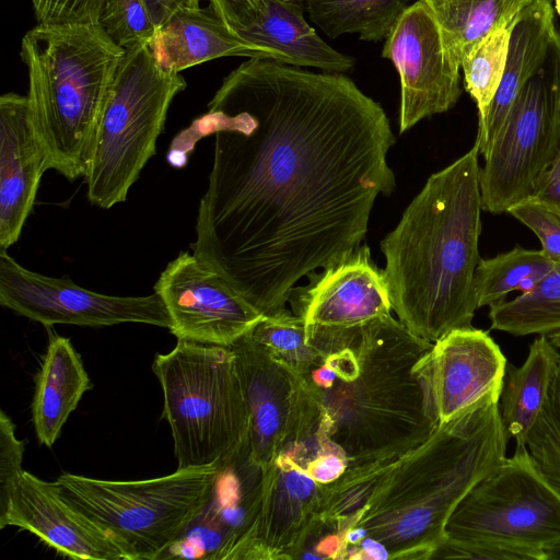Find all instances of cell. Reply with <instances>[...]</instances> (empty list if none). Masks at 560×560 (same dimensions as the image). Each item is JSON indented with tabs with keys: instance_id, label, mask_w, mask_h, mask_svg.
Segmentation results:
<instances>
[{
	"instance_id": "cell-46",
	"label": "cell",
	"mask_w": 560,
	"mask_h": 560,
	"mask_svg": "<svg viewBox=\"0 0 560 560\" xmlns=\"http://www.w3.org/2000/svg\"><path fill=\"white\" fill-rule=\"evenodd\" d=\"M33 1V0H32Z\"/></svg>"
},
{
	"instance_id": "cell-4",
	"label": "cell",
	"mask_w": 560,
	"mask_h": 560,
	"mask_svg": "<svg viewBox=\"0 0 560 560\" xmlns=\"http://www.w3.org/2000/svg\"><path fill=\"white\" fill-rule=\"evenodd\" d=\"M432 346L390 315L304 375L319 407L317 434L348 467L388 463L439 427L420 369Z\"/></svg>"
},
{
	"instance_id": "cell-30",
	"label": "cell",
	"mask_w": 560,
	"mask_h": 560,
	"mask_svg": "<svg viewBox=\"0 0 560 560\" xmlns=\"http://www.w3.org/2000/svg\"><path fill=\"white\" fill-rule=\"evenodd\" d=\"M517 16L487 36L460 63L466 91L478 108V131L485 127L490 104L502 79Z\"/></svg>"
},
{
	"instance_id": "cell-35",
	"label": "cell",
	"mask_w": 560,
	"mask_h": 560,
	"mask_svg": "<svg viewBox=\"0 0 560 560\" xmlns=\"http://www.w3.org/2000/svg\"><path fill=\"white\" fill-rule=\"evenodd\" d=\"M25 441L19 440L11 418L0 412V520L4 516L13 488L23 472Z\"/></svg>"
},
{
	"instance_id": "cell-24",
	"label": "cell",
	"mask_w": 560,
	"mask_h": 560,
	"mask_svg": "<svg viewBox=\"0 0 560 560\" xmlns=\"http://www.w3.org/2000/svg\"><path fill=\"white\" fill-rule=\"evenodd\" d=\"M301 2L269 0L261 21L238 34L260 47L272 48L287 56L291 66L313 67L328 73H345L355 65L354 58L343 55L308 25Z\"/></svg>"
},
{
	"instance_id": "cell-17",
	"label": "cell",
	"mask_w": 560,
	"mask_h": 560,
	"mask_svg": "<svg viewBox=\"0 0 560 560\" xmlns=\"http://www.w3.org/2000/svg\"><path fill=\"white\" fill-rule=\"evenodd\" d=\"M261 477L249 448L219 464L207 503L160 559H234L256 516Z\"/></svg>"
},
{
	"instance_id": "cell-14",
	"label": "cell",
	"mask_w": 560,
	"mask_h": 560,
	"mask_svg": "<svg viewBox=\"0 0 560 560\" xmlns=\"http://www.w3.org/2000/svg\"><path fill=\"white\" fill-rule=\"evenodd\" d=\"M177 340L231 347L265 316L220 272L180 252L155 282Z\"/></svg>"
},
{
	"instance_id": "cell-25",
	"label": "cell",
	"mask_w": 560,
	"mask_h": 560,
	"mask_svg": "<svg viewBox=\"0 0 560 560\" xmlns=\"http://www.w3.org/2000/svg\"><path fill=\"white\" fill-rule=\"evenodd\" d=\"M560 360V352L546 335H539L529 346L525 362L506 365V382L501 393V418L516 446L526 445L546 401Z\"/></svg>"
},
{
	"instance_id": "cell-29",
	"label": "cell",
	"mask_w": 560,
	"mask_h": 560,
	"mask_svg": "<svg viewBox=\"0 0 560 560\" xmlns=\"http://www.w3.org/2000/svg\"><path fill=\"white\" fill-rule=\"evenodd\" d=\"M491 329L514 336L560 330V262L530 291L490 305Z\"/></svg>"
},
{
	"instance_id": "cell-19",
	"label": "cell",
	"mask_w": 560,
	"mask_h": 560,
	"mask_svg": "<svg viewBox=\"0 0 560 560\" xmlns=\"http://www.w3.org/2000/svg\"><path fill=\"white\" fill-rule=\"evenodd\" d=\"M31 532L59 553L82 560H128L117 541L68 502L56 481L24 471L10 497L0 528Z\"/></svg>"
},
{
	"instance_id": "cell-18",
	"label": "cell",
	"mask_w": 560,
	"mask_h": 560,
	"mask_svg": "<svg viewBox=\"0 0 560 560\" xmlns=\"http://www.w3.org/2000/svg\"><path fill=\"white\" fill-rule=\"evenodd\" d=\"M506 365L490 335L472 326L454 329L433 342L420 369L439 425L490 395L501 396Z\"/></svg>"
},
{
	"instance_id": "cell-20",
	"label": "cell",
	"mask_w": 560,
	"mask_h": 560,
	"mask_svg": "<svg viewBox=\"0 0 560 560\" xmlns=\"http://www.w3.org/2000/svg\"><path fill=\"white\" fill-rule=\"evenodd\" d=\"M48 159L27 96H0V249L18 242L33 209Z\"/></svg>"
},
{
	"instance_id": "cell-31",
	"label": "cell",
	"mask_w": 560,
	"mask_h": 560,
	"mask_svg": "<svg viewBox=\"0 0 560 560\" xmlns=\"http://www.w3.org/2000/svg\"><path fill=\"white\" fill-rule=\"evenodd\" d=\"M271 354L305 375L323 362V357L306 341L303 320L287 308L265 315L249 330Z\"/></svg>"
},
{
	"instance_id": "cell-28",
	"label": "cell",
	"mask_w": 560,
	"mask_h": 560,
	"mask_svg": "<svg viewBox=\"0 0 560 560\" xmlns=\"http://www.w3.org/2000/svg\"><path fill=\"white\" fill-rule=\"evenodd\" d=\"M556 265L542 249L520 245L494 257L480 258L474 277L478 308L502 302L513 291H530Z\"/></svg>"
},
{
	"instance_id": "cell-21",
	"label": "cell",
	"mask_w": 560,
	"mask_h": 560,
	"mask_svg": "<svg viewBox=\"0 0 560 560\" xmlns=\"http://www.w3.org/2000/svg\"><path fill=\"white\" fill-rule=\"evenodd\" d=\"M148 46L161 68L178 73L229 56L267 58L291 66L287 56L255 45L231 30L211 7L175 13L158 27Z\"/></svg>"
},
{
	"instance_id": "cell-45",
	"label": "cell",
	"mask_w": 560,
	"mask_h": 560,
	"mask_svg": "<svg viewBox=\"0 0 560 560\" xmlns=\"http://www.w3.org/2000/svg\"><path fill=\"white\" fill-rule=\"evenodd\" d=\"M284 1L303 2V0H284Z\"/></svg>"
},
{
	"instance_id": "cell-26",
	"label": "cell",
	"mask_w": 560,
	"mask_h": 560,
	"mask_svg": "<svg viewBox=\"0 0 560 560\" xmlns=\"http://www.w3.org/2000/svg\"><path fill=\"white\" fill-rule=\"evenodd\" d=\"M441 31L448 57L463 59L487 36L514 20L534 0H422Z\"/></svg>"
},
{
	"instance_id": "cell-36",
	"label": "cell",
	"mask_w": 560,
	"mask_h": 560,
	"mask_svg": "<svg viewBox=\"0 0 560 560\" xmlns=\"http://www.w3.org/2000/svg\"><path fill=\"white\" fill-rule=\"evenodd\" d=\"M107 0H33L37 24H98Z\"/></svg>"
},
{
	"instance_id": "cell-44",
	"label": "cell",
	"mask_w": 560,
	"mask_h": 560,
	"mask_svg": "<svg viewBox=\"0 0 560 560\" xmlns=\"http://www.w3.org/2000/svg\"><path fill=\"white\" fill-rule=\"evenodd\" d=\"M555 7H556L557 13L560 15V0H555Z\"/></svg>"
},
{
	"instance_id": "cell-8",
	"label": "cell",
	"mask_w": 560,
	"mask_h": 560,
	"mask_svg": "<svg viewBox=\"0 0 560 560\" xmlns=\"http://www.w3.org/2000/svg\"><path fill=\"white\" fill-rule=\"evenodd\" d=\"M218 469H177L131 481L67 472L56 482L65 499L105 529L128 560H159L207 503Z\"/></svg>"
},
{
	"instance_id": "cell-6",
	"label": "cell",
	"mask_w": 560,
	"mask_h": 560,
	"mask_svg": "<svg viewBox=\"0 0 560 560\" xmlns=\"http://www.w3.org/2000/svg\"><path fill=\"white\" fill-rule=\"evenodd\" d=\"M152 370L177 469L212 468L249 448V415L231 347L177 340Z\"/></svg>"
},
{
	"instance_id": "cell-27",
	"label": "cell",
	"mask_w": 560,
	"mask_h": 560,
	"mask_svg": "<svg viewBox=\"0 0 560 560\" xmlns=\"http://www.w3.org/2000/svg\"><path fill=\"white\" fill-rule=\"evenodd\" d=\"M311 21L329 38L358 34L361 40L386 39L409 0H303Z\"/></svg>"
},
{
	"instance_id": "cell-12",
	"label": "cell",
	"mask_w": 560,
	"mask_h": 560,
	"mask_svg": "<svg viewBox=\"0 0 560 560\" xmlns=\"http://www.w3.org/2000/svg\"><path fill=\"white\" fill-rule=\"evenodd\" d=\"M249 415V458L266 469L318 427L319 408L306 377L271 354L248 331L231 346Z\"/></svg>"
},
{
	"instance_id": "cell-11",
	"label": "cell",
	"mask_w": 560,
	"mask_h": 560,
	"mask_svg": "<svg viewBox=\"0 0 560 560\" xmlns=\"http://www.w3.org/2000/svg\"><path fill=\"white\" fill-rule=\"evenodd\" d=\"M289 302L303 320L306 341L323 357L351 348L375 323L393 315L383 269L361 244L337 264L312 272Z\"/></svg>"
},
{
	"instance_id": "cell-33",
	"label": "cell",
	"mask_w": 560,
	"mask_h": 560,
	"mask_svg": "<svg viewBox=\"0 0 560 560\" xmlns=\"http://www.w3.org/2000/svg\"><path fill=\"white\" fill-rule=\"evenodd\" d=\"M98 24L124 50L149 45L158 30L143 0H107Z\"/></svg>"
},
{
	"instance_id": "cell-41",
	"label": "cell",
	"mask_w": 560,
	"mask_h": 560,
	"mask_svg": "<svg viewBox=\"0 0 560 560\" xmlns=\"http://www.w3.org/2000/svg\"><path fill=\"white\" fill-rule=\"evenodd\" d=\"M533 196L560 207V149L541 176Z\"/></svg>"
},
{
	"instance_id": "cell-38",
	"label": "cell",
	"mask_w": 560,
	"mask_h": 560,
	"mask_svg": "<svg viewBox=\"0 0 560 560\" xmlns=\"http://www.w3.org/2000/svg\"><path fill=\"white\" fill-rule=\"evenodd\" d=\"M269 0H209L215 14L234 32L252 28L264 18Z\"/></svg>"
},
{
	"instance_id": "cell-23",
	"label": "cell",
	"mask_w": 560,
	"mask_h": 560,
	"mask_svg": "<svg viewBox=\"0 0 560 560\" xmlns=\"http://www.w3.org/2000/svg\"><path fill=\"white\" fill-rule=\"evenodd\" d=\"M92 383L80 354L61 336L50 339L32 404L33 423L40 444L51 447L69 416Z\"/></svg>"
},
{
	"instance_id": "cell-32",
	"label": "cell",
	"mask_w": 560,
	"mask_h": 560,
	"mask_svg": "<svg viewBox=\"0 0 560 560\" xmlns=\"http://www.w3.org/2000/svg\"><path fill=\"white\" fill-rule=\"evenodd\" d=\"M526 447L540 471L560 490V360Z\"/></svg>"
},
{
	"instance_id": "cell-22",
	"label": "cell",
	"mask_w": 560,
	"mask_h": 560,
	"mask_svg": "<svg viewBox=\"0 0 560 560\" xmlns=\"http://www.w3.org/2000/svg\"><path fill=\"white\" fill-rule=\"evenodd\" d=\"M550 0H534L518 14L512 28L506 65L476 144L485 156L517 95L535 72L556 31Z\"/></svg>"
},
{
	"instance_id": "cell-15",
	"label": "cell",
	"mask_w": 560,
	"mask_h": 560,
	"mask_svg": "<svg viewBox=\"0 0 560 560\" xmlns=\"http://www.w3.org/2000/svg\"><path fill=\"white\" fill-rule=\"evenodd\" d=\"M382 57L392 61L400 78V133L457 103L460 68L448 57L439 25L422 0L409 5L395 23Z\"/></svg>"
},
{
	"instance_id": "cell-1",
	"label": "cell",
	"mask_w": 560,
	"mask_h": 560,
	"mask_svg": "<svg viewBox=\"0 0 560 560\" xmlns=\"http://www.w3.org/2000/svg\"><path fill=\"white\" fill-rule=\"evenodd\" d=\"M183 135L192 147L214 136L192 254L264 315L355 250L395 189L389 119L343 73L249 58Z\"/></svg>"
},
{
	"instance_id": "cell-40",
	"label": "cell",
	"mask_w": 560,
	"mask_h": 560,
	"mask_svg": "<svg viewBox=\"0 0 560 560\" xmlns=\"http://www.w3.org/2000/svg\"><path fill=\"white\" fill-rule=\"evenodd\" d=\"M156 26L179 11L201 9L203 0H143ZM209 1V0H208Z\"/></svg>"
},
{
	"instance_id": "cell-5",
	"label": "cell",
	"mask_w": 560,
	"mask_h": 560,
	"mask_svg": "<svg viewBox=\"0 0 560 560\" xmlns=\"http://www.w3.org/2000/svg\"><path fill=\"white\" fill-rule=\"evenodd\" d=\"M125 52L100 24H36L22 38L35 131L49 170L70 182L85 176L100 117Z\"/></svg>"
},
{
	"instance_id": "cell-13",
	"label": "cell",
	"mask_w": 560,
	"mask_h": 560,
	"mask_svg": "<svg viewBox=\"0 0 560 560\" xmlns=\"http://www.w3.org/2000/svg\"><path fill=\"white\" fill-rule=\"evenodd\" d=\"M0 304L46 327L139 323L170 329L172 325L168 312L155 292L144 296L94 292L67 276L56 278L28 270L5 249H0Z\"/></svg>"
},
{
	"instance_id": "cell-3",
	"label": "cell",
	"mask_w": 560,
	"mask_h": 560,
	"mask_svg": "<svg viewBox=\"0 0 560 560\" xmlns=\"http://www.w3.org/2000/svg\"><path fill=\"white\" fill-rule=\"evenodd\" d=\"M500 398L486 397L389 462L365 505L338 537L335 559H346L364 538L392 560L433 559L456 506L506 456Z\"/></svg>"
},
{
	"instance_id": "cell-7",
	"label": "cell",
	"mask_w": 560,
	"mask_h": 560,
	"mask_svg": "<svg viewBox=\"0 0 560 560\" xmlns=\"http://www.w3.org/2000/svg\"><path fill=\"white\" fill-rule=\"evenodd\" d=\"M186 88L161 68L148 45L127 49L96 128L84 182L90 202L102 209L124 202L156 153L174 97Z\"/></svg>"
},
{
	"instance_id": "cell-16",
	"label": "cell",
	"mask_w": 560,
	"mask_h": 560,
	"mask_svg": "<svg viewBox=\"0 0 560 560\" xmlns=\"http://www.w3.org/2000/svg\"><path fill=\"white\" fill-rule=\"evenodd\" d=\"M322 498L323 485L282 452L262 470L258 510L234 559H301L316 532Z\"/></svg>"
},
{
	"instance_id": "cell-37",
	"label": "cell",
	"mask_w": 560,
	"mask_h": 560,
	"mask_svg": "<svg viewBox=\"0 0 560 560\" xmlns=\"http://www.w3.org/2000/svg\"><path fill=\"white\" fill-rule=\"evenodd\" d=\"M433 559L546 560V556L544 551L492 541L445 540Z\"/></svg>"
},
{
	"instance_id": "cell-34",
	"label": "cell",
	"mask_w": 560,
	"mask_h": 560,
	"mask_svg": "<svg viewBox=\"0 0 560 560\" xmlns=\"http://www.w3.org/2000/svg\"><path fill=\"white\" fill-rule=\"evenodd\" d=\"M506 213L529 228L545 254L560 262V207L532 196L512 206Z\"/></svg>"
},
{
	"instance_id": "cell-2",
	"label": "cell",
	"mask_w": 560,
	"mask_h": 560,
	"mask_svg": "<svg viewBox=\"0 0 560 560\" xmlns=\"http://www.w3.org/2000/svg\"><path fill=\"white\" fill-rule=\"evenodd\" d=\"M479 148L432 174L381 242L393 312L415 336L435 342L470 327L478 308Z\"/></svg>"
},
{
	"instance_id": "cell-9",
	"label": "cell",
	"mask_w": 560,
	"mask_h": 560,
	"mask_svg": "<svg viewBox=\"0 0 560 560\" xmlns=\"http://www.w3.org/2000/svg\"><path fill=\"white\" fill-rule=\"evenodd\" d=\"M560 149V32L527 80L490 149L479 185L482 210L493 214L532 197Z\"/></svg>"
},
{
	"instance_id": "cell-43",
	"label": "cell",
	"mask_w": 560,
	"mask_h": 560,
	"mask_svg": "<svg viewBox=\"0 0 560 560\" xmlns=\"http://www.w3.org/2000/svg\"><path fill=\"white\" fill-rule=\"evenodd\" d=\"M550 342L558 349H560V330L547 335Z\"/></svg>"
},
{
	"instance_id": "cell-39",
	"label": "cell",
	"mask_w": 560,
	"mask_h": 560,
	"mask_svg": "<svg viewBox=\"0 0 560 560\" xmlns=\"http://www.w3.org/2000/svg\"><path fill=\"white\" fill-rule=\"evenodd\" d=\"M348 466V458L332 443L319 446L304 464L307 474L320 485L338 479Z\"/></svg>"
},
{
	"instance_id": "cell-10",
	"label": "cell",
	"mask_w": 560,
	"mask_h": 560,
	"mask_svg": "<svg viewBox=\"0 0 560 560\" xmlns=\"http://www.w3.org/2000/svg\"><path fill=\"white\" fill-rule=\"evenodd\" d=\"M451 541H492L544 551L560 540V490L516 446L459 502L447 521Z\"/></svg>"
},
{
	"instance_id": "cell-42",
	"label": "cell",
	"mask_w": 560,
	"mask_h": 560,
	"mask_svg": "<svg viewBox=\"0 0 560 560\" xmlns=\"http://www.w3.org/2000/svg\"><path fill=\"white\" fill-rule=\"evenodd\" d=\"M546 560H560V540L547 546L544 549Z\"/></svg>"
}]
</instances>
